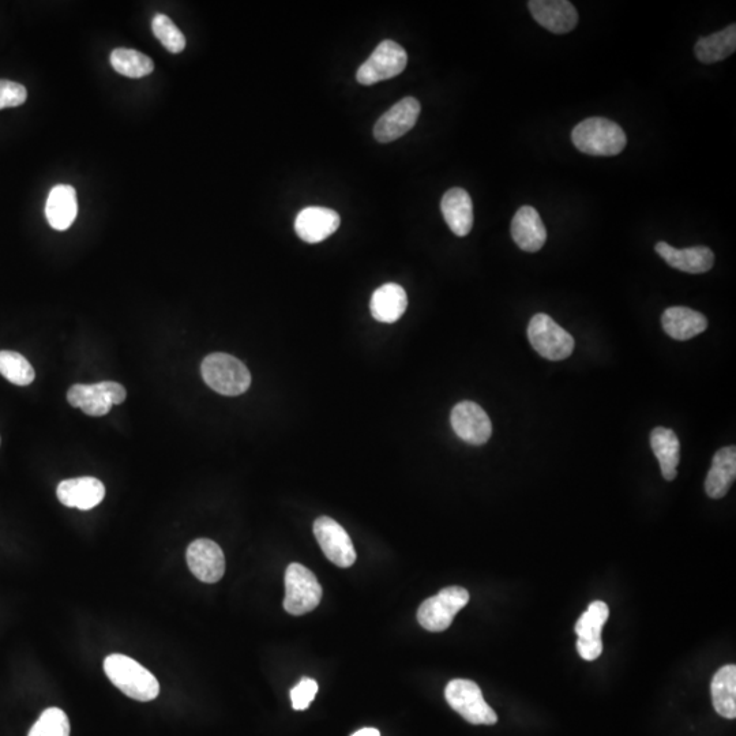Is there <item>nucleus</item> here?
<instances>
[{"instance_id": "nucleus-1", "label": "nucleus", "mask_w": 736, "mask_h": 736, "mask_svg": "<svg viewBox=\"0 0 736 736\" xmlns=\"http://www.w3.org/2000/svg\"><path fill=\"white\" fill-rule=\"evenodd\" d=\"M104 671L120 692L133 700L148 702L159 697L160 685L155 675L129 656L119 653L108 656Z\"/></svg>"}, {"instance_id": "nucleus-2", "label": "nucleus", "mask_w": 736, "mask_h": 736, "mask_svg": "<svg viewBox=\"0 0 736 736\" xmlns=\"http://www.w3.org/2000/svg\"><path fill=\"white\" fill-rule=\"evenodd\" d=\"M574 146L589 156H617L626 148L625 131L606 118H588L578 123L572 133Z\"/></svg>"}, {"instance_id": "nucleus-3", "label": "nucleus", "mask_w": 736, "mask_h": 736, "mask_svg": "<svg viewBox=\"0 0 736 736\" xmlns=\"http://www.w3.org/2000/svg\"><path fill=\"white\" fill-rule=\"evenodd\" d=\"M201 373L206 385L223 396H240L251 385V374L246 364L227 354L206 356Z\"/></svg>"}, {"instance_id": "nucleus-4", "label": "nucleus", "mask_w": 736, "mask_h": 736, "mask_svg": "<svg viewBox=\"0 0 736 736\" xmlns=\"http://www.w3.org/2000/svg\"><path fill=\"white\" fill-rule=\"evenodd\" d=\"M445 698L450 707L475 726H494L497 713L484 701L482 690L468 679H454L445 689Z\"/></svg>"}, {"instance_id": "nucleus-5", "label": "nucleus", "mask_w": 736, "mask_h": 736, "mask_svg": "<svg viewBox=\"0 0 736 736\" xmlns=\"http://www.w3.org/2000/svg\"><path fill=\"white\" fill-rule=\"evenodd\" d=\"M322 587L315 574L300 563H291L285 572L284 608L288 614L304 615L321 603Z\"/></svg>"}, {"instance_id": "nucleus-6", "label": "nucleus", "mask_w": 736, "mask_h": 736, "mask_svg": "<svg viewBox=\"0 0 736 736\" xmlns=\"http://www.w3.org/2000/svg\"><path fill=\"white\" fill-rule=\"evenodd\" d=\"M528 339L532 348L542 358L559 362L573 354L574 339L572 334L561 328L547 314H536L528 326Z\"/></svg>"}, {"instance_id": "nucleus-7", "label": "nucleus", "mask_w": 736, "mask_h": 736, "mask_svg": "<svg viewBox=\"0 0 736 736\" xmlns=\"http://www.w3.org/2000/svg\"><path fill=\"white\" fill-rule=\"evenodd\" d=\"M469 603L467 589L461 587L443 588L438 595L430 597L418 610L420 626L428 632H445L452 625L458 612Z\"/></svg>"}, {"instance_id": "nucleus-8", "label": "nucleus", "mask_w": 736, "mask_h": 736, "mask_svg": "<svg viewBox=\"0 0 736 736\" xmlns=\"http://www.w3.org/2000/svg\"><path fill=\"white\" fill-rule=\"evenodd\" d=\"M407 63V51L396 41L385 40L359 67L356 80L364 86L378 84V82L390 80L403 73Z\"/></svg>"}, {"instance_id": "nucleus-9", "label": "nucleus", "mask_w": 736, "mask_h": 736, "mask_svg": "<svg viewBox=\"0 0 736 736\" xmlns=\"http://www.w3.org/2000/svg\"><path fill=\"white\" fill-rule=\"evenodd\" d=\"M127 392L118 382L105 381L93 385H74L67 392L71 407L80 408L89 416H104L112 405L122 404Z\"/></svg>"}, {"instance_id": "nucleus-10", "label": "nucleus", "mask_w": 736, "mask_h": 736, "mask_svg": "<svg viewBox=\"0 0 736 736\" xmlns=\"http://www.w3.org/2000/svg\"><path fill=\"white\" fill-rule=\"evenodd\" d=\"M314 535L326 558L339 567H351L356 561L354 543L347 531L330 517H319L314 523Z\"/></svg>"}, {"instance_id": "nucleus-11", "label": "nucleus", "mask_w": 736, "mask_h": 736, "mask_svg": "<svg viewBox=\"0 0 736 736\" xmlns=\"http://www.w3.org/2000/svg\"><path fill=\"white\" fill-rule=\"evenodd\" d=\"M610 608L604 602H593L576 623L577 651L582 659L593 662L603 652L602 630Z\"/></svg>"}, {"instance_id": "nucleus-12", "label": "nucleus", "mask_w": 736, "mask_h": 736, "mask_svg": "<svg viewBox=\"0 0 736 736\" xmlns=\"http://www.w3.org/2000/svg\"><path fill=\"white\" fill-rule=\"evenodd\" d=\"M450 423L457 437L469 445H484L493 435V424L486 411L473 401L458 403L450 415Z\"/></svg>"}, {"instance_id": "nucleus-13", "label": "nucleus", "mask_w": 736, "mask_h": 736, "mask_svg": "<svg viewBox=\"0 0 736 736\" xmlns=\"http://www.w3.org/2000/svg\"><path fill=\"white\" fill-rule=\"evenodd\" d=\"M420 111H422V107H420V103L415 97H405V99L398 101L375 123V140L381 142V144H388V142L403 137L404 134L415 127Z\"/></svg>"}, {"instance_id": "nucleus-14", "label": "nucleus", "mask_w": 736, "mask_h": 736, "mask_svg": "<svg viewBox=\"0 0 736 736\" xmlns=\"http://www.w3.org/2000/svg\"><path fill=\"white\" fill-rule=\"evenodd\" d=\"M186 559L191 573L205 584H216L224 577V552L213 540H195L187 548Z\"/></svg>"}, {"instance_id": "nucleus-15", "label": "nucleus", "mask_w": 736, "mask_h": 736, "mask_svg": "<svg viewBox=\"0 0 736 736\" xmlns=\"http://www.w3.org/2000/svg\"><path fill=\"white\" fill-rule=\"evenodd\" d=\"M339 213L321 206L303 209L295 220V231L303 242L315 244L324 242L339 229Z\"/></svg>"}, {"instance_id": "nucleus-16", "label": "nucleus", "mask_w": 736, "mask_h": 736, "mask_svg": "<svg viewBox=\"0 0 736 736\" xmlns=\"http://www.w3.org/2000/svg\"><path fill=\"white\" fill-rule=\"evenodd\" d=\"M528 7L538 24L557 35L572 32L578 24L576 7L566 0H531Z\"/></svg>"}, {"instance_id": "nucleus-17", "label": "nucleus", "mask_w": 736, "mask_h": 736, "mask_svg": "<svg viewBox=\"0 0 736 736\" xmlns=\"http://www.w3.org/2000/svg\"><path fill=\"white\" fill-rule=\"evenodd\" d=\"M58 499L67 508L90 510L103 502L105 497L104 484L96 478L67 479L59 483Z\"/></svg>"}, {"instance_id": "nucleus-18", "label": "nucleus", "mask_w": 736, "mask_h": 736, "mask_svg": "<svg viewBox=\"0 0 736 736\" xmlns=\"http://www.w3.org/2000/svg\"><path fill=\"white\" fill-rule=\"evenodd\" d=\"M512 238L521 250L527 253H538L547 240V229L538 210L532 206H523L513 217Z\"/></svg>"}, {"instance_id": "nucleus-19", "label": "nucleus", "mask_w": 736, "mask_h": 736, "mask_svg": "<svg viewBox=\"0 0 736 736\" xmlns=\"http://www.w3.org/2000/svg\"><path fill=\"white\" fill-rule=\"evenodd\" d=\"M655 250L671 268L685 273H707L715 264V254L711 249L704 246L678 250L666 242H659L656 244Z\"/></svg>"}, {"instance_id": "nucleus-20", "label": "nucleus", "mask_w": 736, "mask_h": 736, "mask_svg": "<svg viewBox=\"0 0 736 736\" xmlns=\"http://www.w3.org/2000/svg\"><path fill=\"white\" fill-rule=\"evenodd\" d=\"M441 210L443 219L460 238L467 236L473 227V204L471 195L463 189H450L442 197Z\"/></svg>"}, {"instance_id": "nucleus-21", "label": "nucleus", "mask_w": 736, "mask_h": 736, "mask_svg": "<svg viewBox=\"0 0 736 736\" xmlns=\"http://www.w3.org/2000/svg\"><path fill=\"white\" fill-rule=\"evenodd\" d=\"M408 307V296L401 285L389 283L379 287L371 296V315L382 324H394L403 317Z\"/></svg>"}, {"instance_id": "nucleus-22", "label": "nucleus", "mask_w": 736, "mask_h": 736, "mask_svg": "<svg viewBox=\"0 0 736 736\" xmlns=\"http://www.w3.org/2000/svg\"><path fill=\"white\" fill-rule=\"evenodd\" d=\"M78 213L77 193L69 184H59L51 190L45 205V216L56 231H66Z\"/></svg>"}, {"instance_id": "nucleus-23", "label": "nucleus", "mask_w": 736, "mask_h": 736, "mask_svg": "<svg viewBox=\"0 0 736 736\" xmlns=\"http://www.w3.org/2000/svg\"><path fill=\"white\" fill-rule=\"evenodd\" d=\"M662 325L671 339L687 341L707 330L708 319L687 307H670L663 313Z\"/></svg>"}, {"instance_id": "nucleus-24", "label": "nucleus", "mask_w": 736, "mask_h": 736, "mask_svg": "<svg viewBox=\"0 0 736 736\" xmlns=\"http://www.w3.org/2000/svg\"><path fill=\"white\" fill-rule=\"evenodd\" d=\"M736 478V449L735 446H727L720 449L712 460L707 480H705V491L709 498L720 499L726 497L731 484Z\"/></svg>"}, {"instance_id": "nucleus-25", "label": "nucleus", "mask_w": 736, "mask_h": 736, "mask_svg": "<svg viewBox=\"0 0 736 736\" xmlns=\"http://www.w3.org/2000/svg\"><path fill=\"white\" fill-rule=\"evenodd\" d=\"M651 448L659 460L663 478L672 482L678 475L679 449H681L677 434L670 428H655L651 433Z\"/></svg>"}, {"instance_id": "nucleus-26", "label": "nucleus", "mask_w": 736, "mask_h": 736, "mask_svg": "<svg viewBox=\"0 0 736 736\" xmlns=\"http://www.w3.org/2000/svg\"><path fill=\"white\" fill-rule=\"evenodd\" d=\"M736 50V25L732 24L728 28L713 33L708 37H702L697 41L694 47V54L697 59L705 65L722 62L728 56L734 54Z\"/></svg>"}, {"instance_id": "nucleus-27", "label": "nucleus", "mask_w": 736, "mask_h": 736, "mask_svg": "<svg viewBox=\"0 0 736 736\" xmlns=\"http://www.w3.org/2000/svg\"><path fill=\"white\" fill-rule=\"evenodd\" d=\"M712 702L716 712L726 719L736 717V667L728 664L720 668L713 677Z\"/></svg>"}, {"instance_id": "nucleus-28", "label": "nucleus", "mask_w": 736, "mask_h": 736, "mask_svg": "<svg viewBox=\"0 0 736 736\" xmlns=\"http://www.w3.org/2000/svg\"><path fill=\"white\" fill-rule=\"evenodd\" d=\"M111 65L119 74L129 78H142L155 70L153 60L140 51L118 48L111 54Z\"/></svg>"}, {"instance_id": "nucleus-29", "label": "nucleus", "mask_w": 736, "mask_h": 736, "mask_svg": "<svg viewBox=\"0 0 736 736\" xmlns=\"http://www.w3.org/2000/svg\"><path fill=\"white\" fill-rule=\"evenodd\" d=\"M0 374L17 386H28L36 377L32 364L13 351H0Z\"/></svg>"}, {"instance_id": "nucleus-30", "label": "nucleus", "mask_w": 736, "mask_h": 736, "mask_svg": "<svg viewBox=\"0 0 736 736\" xmlns=\"http://www.w3.org/2000/svg\"><path fill=\"white\" fill-rule=\"evenodd\" d=\"M28 736H70L69 717L62 709H45Z\"/></svg>"}, {"instance_id": "nucleus-31", "label": "nucleus", "mask_w": 736, "mask_h": 736, "mask_svg": "<svg viewBox=\"0 0 736 736\" xmlns=\"http://www.w3.org/2000/svg\"><path fill=\"white\" fill-rule=\"evenodd\" d=\"M152 29L160 43L172 54H180L186 48V37L167 15L157 14L153 18Z\"/></svg>"}, {"instance_id": "nucleus-32", "label": "nucleus", "mask_w": 736, "mask_h": 736, "mask_svg": "<svg viewBox=\"0 0 736 736\" xmlns=\"http://www.w3.org/2000/svg\"><path fill=\"white\" fill-rule=\"evenodd\" d=\"M318 693V683L311 678H303L291 690L292 707L295 711H306L310 707L311 702L314 701L315 696Z\"/></svg>"}, {"instance_id": "nucleus-33", "label": "nucleus", "mask_w": 736, "mask_h": 736, "mask_svg": "<svg viewBox=\"0 0 736 736\" xmlns=\"http://www.w3.org/2000/svg\"><path fill=\"white\" fill-rule=\"evenodd\" d=\"M28 99L24 85L18 82L0 80V110L20 107Z\"/></svg>"}, {"instance_id": "nucleus-34", "label": "nucleus", "mask_w": 736, "mask_h": 736, "mask_svg": "<svg viewBox=\"0 0 736 736\" xmlns=\"http://www.w3.org/2000/svg\"><path fill=\"white\" fill-rule=\"evenodd\" d=\"M351 736H381V732L377 728H363V730L356 731Z\"/></svg>"}]
</instances>
